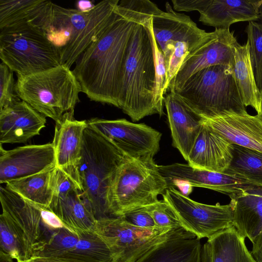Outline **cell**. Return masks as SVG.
Segmentation results:
<instances>
[{
  "instance_id": "cell-35",
  "label": "cell",
  "mask_w": 262,
  "mask_h": 262,
  "mask_svg": "<svg viewBox=\"0 0 262 262\" xmlns=\"http://www.w3.org/2000/svg\"><path fill=\"white\" fill-rule=\"evenodd\" d=\"M147 209L156 226L173 229L183 227L172 208L164 200L147 206Z\"/></svg>"
},
{
  "instance_id": "cell-21",
  "label": "cell",
  "mask_w": 262,
  "mask_h": 262,
  "mask_svg": "<svg viewBox=\"0 0 262 262\" xmlns=\"http://www.w3.org/2000/svg\"><path fill=\"white\" fill-rule=\"evenodd\" d=\"M233 144L204 122L187 161L200 169L223 173L233 157Z\"/></svg>"
},
{
  "instance_id": "cell-28",
  "label": "cell",
  "mask_w": 262,
  "mask_h": 262,
  "mask_svg": "<svg viewBox=\"0 0 262 262\" xmlns=\"http://www.w3.org/2000/svg\"><path fill=\"white\" fill-rule=\"evenodd\" d=\"M232 155L223 173L262 186V152L233 144Z\"/></svg>"
},
{
  "instance_id": "cell-12",
  "label": "cell",
  "mask_w": 262,
  "mask_h": 262,
  "mask_svg": "<svg viewBox=\"0 0 262 262\" xmlns=\"http://www.w3.org/2000/svg\"><path fill=\"white\" fill-rule=\"evenodd\" d=\"M87 123L130 158H154L159 150L162 134L144 123L98 118H91Z\"/></svg>"
},
{
  "instance_id": "cell-3",
  "label": "cell",
  "mask_w": 262,
  "mask_h": 262,
  "mask_svg": "<svg viewBox=\"0 0 262 262\" xmlns=\"http://www.w3.org/2000/svg\"><path fill=\"white\" fill-rule=\"evenodd\" d=\"M127 157L88 125L78 167L79 193L96 220L112 216L108 204L109 191L119 167Z\"/></svg>"
},
{
  "instance_id": "cell-1",
  "label": "cell",
  "mask_w": 262,
  "mask_h": 262,
  "mask_svg": "<svg viewBox=\"0 0 262 262\" xmlns=\"http://www.w3.org/2000/svg\"><path fill=\"white\" fill-rule=\"evenodd\" d=\"M161 10L147 0H122L112 24L79 56L73 72L92 101L119 107L123 68L135 27Z\"/></svg>"
},
{
  "instance_id": "cell-22",
  "label": "cell",
  "mask_w": 262,
  "mask_h": 262,
  "mask_svg": "<svg viewBox=\"0 0 262 262\" xmlns=\"http://www.w3.org/2000/svg\"><path fill=\"white\" fill-rule=\"evenodd\" d=\"M262 0H200L199 20L217 29L230 30L240 21H258Z\"/></svg>"
},
{
  "instance_id": "cell-2",
  "label": "cell",
  "mask_w": 262,
  "mask_h": 262,
  "mask_svg": "<svg viewBox=\"0 0 262 262\" xmlns=\"http://www.w3.org/2000/svg\"><path fill=\"white\" fill-rule=\"evenodd\" d=\"M151 19L135 26L123 68L119 108L134 122L158 114Z\"/></svg>"
},
{
  "instance_id": "cell-7",
  "label": "cell",
  "mask_w": 262,
  "mask_h": 262,
  "mask_svg": "<svg viewBox=\"0 0 262 262\" xmlns=\"http://www.w3.org/2000/svg\"><path fill=\"white\" fill-rule=\"evenodd\" d=\"M0 58L17 75H27L60 64L58 50L39 27L20 22L0 29Z\"/></svg>"
},
{
  "instance_id": "cell-31",
  "label": "cell",
  "mask_w": 262,
  "mask_h": 262,
  "mask_svg": "<svg viewBox=\"0 0 262 262\" xmlns=\"http://www.w3.org/2000/svg\"><path fill=\"white\" fill-rule=\"evenodd\" d=\"M79 238L78 234L66 228L51 231L48 238L40 240L34 245L32 256H61L75 247Z\"/></svg>"
},
{
  "instance_id": "cell-16",
  "label": "cell",
  "mask_w": 262,
  "mask_h": 262,
  "mask_svg": "<svg viewBox=\"0 0 262 262\" xmlns=\"http://www.w3.org/2000/svg\"><path fill=\"white\" fill-rule=\"evenodd\" d=\"M158 167L168 187L174 183L181 182L191 187L210 189L231 197L252 185L247 181L224 173L195 168L188 164L176 163L158 165Z\"/></svg>"
},
{
  "instance_id": "cell-27",
  "label": "cell",
  "mask_w": 262,
  "mask_h": 262,
  "mask_svg": "<svg viewBox=\"0 0 262 262\" xmlns=\"http://www.w3.org/2000/svg\"><path fill=\"white\" fill-rule=\"evenodd\" d=\"M54 167L10 181L6 184V186L26 201L48 208L54 193L51 185V176Z\"/></svg>"
},
{
  "instance_id": "cell-36",
  "label": "cell",
  "mask_w": 262,
  "mask_h": 262,
  "mask_svg": "<svg viewBox=\"0 0 262 262\" xmlns=\"http://www.w3.org/2000/svg\"><path fill=\"white\" fill-rule=\"evenodd\" d=\"M121 216L129 223L138 227L148 228L157 227L148 210L147 206L130 210Z\"/></svg>"
},
{
  "instance_id": "cell-29",
  "label": "cell",
  "mask_w": 262,
  "mask_h": 262,
  "mask_svg": "<svg viewBox=\"0 0 262 262\" xmlns=\"http://www.w3.org/2000/svg\"><path fill=\"white\" fill-rule=\"evenodd\" d=\"M51 2L44 0H0V29L20 22L33 23Z\"/></svg>"
},
{
  "instance_id": "cell-41",
  "label": "cell",
  "mask_w": 262,
  "mask_h": 262,
  "mask_svg": "<svg viewBox=\"0 0 262 262\" xmlns=\"http://www.w3.org/2000/svg\"><path fill=\"white\" fill-rule=\"evenodd\" d=\"M13 260L9 255L0 251V262H13Z\"/></svg>"
},
{
  "instance_id": "cell-18",
  "label": "cell",
  "mask_w": 262,
  "mask_h": 262,
  "mask_svg": "<svg viewBox=\"0 0 262 262\" xmlns=\"http://www.w3.org/2000/svg\"><path fill=\"white\" fill-rule=\"evenodd\" d=\"M203 122L232 144L262 152V117L244 114L227 113Z\"/></svg>"
},
{
  "instance_id": "cell-6",
  "label": "cell",
  "mask_w": 262,
  "mask_h": 262,
  "mask_svg": "<svg viewBox=\"0 0 262 262\" xmlns=\"http://www.w3.org/2000/svg\"><path fill=\"white\" fill-rule=\"evenodd\" d=\"M152 157H127L119 167L108 195L112 216H121L141 207L156 203L168 188Z\"/></svg>"
},
{
  "instance_id": "cell-24",
  "label": "cell",
  "mask_w": 262,
  "mask_h": 262,
  "mask_svg": "<svg viewBox=\"0 0 262 262\" xmlns=\"http://www.w3.org/2000/svg\"><path fill=\"white\" fill-rule=\"evenodd\" d=\"M245 237L234 226L208 238L202 247L201 262H257L248 250Z\"/></svg>"
},
{
  "instance_id": "cell-30",
  "label": "cell",
  "mask_w": 262,
  "mask_h": 262,
  "mask_svg": "<svg viewBox=\"0 0 262 262\" xmlns=\"http://www.w3.org/2000/svg\"><path fill=\"white\" fill-rule=\"evenodd\" d=\"M75 247L60 256L80 262H115L104 241L94 231L81 233Z\"/></svg>"
},
{
  "instance_id": "cell-32",
  "label": "cell",
  "mask_w": 262,
  "mask_h": 262,
  "mask_svg": "<svg viewBox=\"0 0 262 262\" xmlns=\"http://www.w3.org/2000/svg\"><path fill=\"white\" fill-rule=\"evenodd\" d=\"M0 247L1 251L17 261H25L32 256L26 242L3 213L0 215Z\"/></svg>"
},
{
  "instance_id": "cell-4",
  "label": "cell",
  "mask_w": 262,
  "mask_h": 262,
  "mask_svg": "<svg viewBox=\"0 0 262 262\" xmlns=\"http://www.w3.org/2000/svg\"><path fill=\"white\" fill-rule=\"evenodd\" d=\"M16 90L21 100L55 122L74 112L82 92L73 71L60 64L27 75H17Z\"/></svg>"
},
{
  "instance_id": "cell-10",
  "label": "cell",
  "mask_w": 262,
  "mask_h": 262,
  "mask_svg": "<svg viewBox=\"0 0 262 262\" xmlns=\"http://www.w3.org/2000/svg\"><path fill=\"white\" fill-rule=\"evenodd\" d=\"M119 0H104L88 12L66 8L71 29L68 45L59 51L60 64L69 68L86 49L112 24L119 13Z\"/></svg>"
},
{
  "instance_id": "cell-11",
  "label": "cell",
  "mask_w": 262,
  "mask_h": 262,
  "mask_svg": "<svg viewBox=\"0 0 262 262\" xmlns=\"http://www.w3.org/2000/svg\"><path fill=\"white\" fill-rule=\"evenodd\" d=\"M237 42L230 30L215 29L209 32L185 58L170 81L168 90L171 92L178 91L192 75L203 69L216 65L233 67L234 46Z\"/></svg>"
},
{
  "instance_id": "cell-17",
  "label": "cell",
  "mask_w": 262,
  "mask_h": 262,
  "mask_svg": "<svg viewBox=\"0 0 262 262\" xmlns=\"http://www.w3.org/2000/svg\"><path fill=\"white\" fill-rule=\"evenodd\" d=\"M172 145L186 161L201 130L204 118L178 94L169 92L164 98Z\"/></svg>"
},
{
  "instance_id": "cell-33",
  "label": "cell",
  "mask_w": 262,
  "mask_h": 262,
  "mask_svg": "<svg viewBox=\"0 0 262 262\" xmlns=\"http://www.w3.org/2000/svg\"><path fill=\"white\" fill-rule=\"evenodd\" d=\"M251 63L257 86L262 87V22L249 21L245 30Z\"/></svg>"
},
{
  "instance_id": "cell-34",
  "label": "cell",
  "mask_w": 262,
  "mask_h": 262,
  "mask_svg": "<svg viewBox=\"0 0 262 262\" xmlns=\"http://www.w3.org/2000/svg\"><path fill=\"white\" fill-rule=\"evenodd\" d=\"M13 71L3 62L0 64V110L20 101Z\"/></svg>"
},
{
  "instance_id": "cell-5",
  "label": "cell",
  "mask_w": 262,
  "mask_h": 262,
  "mask_svg": "<svg viewBox=\"0 0 262 262\" xmlns=\"http://www.w3.org/2000/svg\"><path fill=\"white\" fill-rule=\"evenodd\" d=\"M173 93L204 118L247 113L230 66L216 65L203 69Z\"/></svg>"
},
{
  "instance_id": "cell-14",
  "label": "cell",
  "mask_w": 262,
  "mask_h": 262,
  "mask_svg": "<svg viewBox=\"0 0 262 262\" xmlns=\"http://www.w3.org/2000/svg\"><path fill=\"white\" fill-rule=\"evenodd\" d=\"M52 143L28 145L11 150L0 147V183L34 175L56 166Z\"/></svg>"
},
{
  "instance_id": "cell-26",
  "label": "cell",
  "mask_w": 262,
  "mask_h": 262,
  "mask_svg": "<svg viewBox=\"0 0 262 262\" xmlns=\"http://www.w3.org/2000/svg\"><path fill=\"white\" fill-rule=\"evenodd\" d=\"M234 56L232 70L242 101L246 107L251 106L260 116V92L254 77L248 43L241 45L237 42L234 46Z\"/></svg>"
},
{
  "instance_id": "cell-38",
  "label": "cell",
  "mask_w": 262,
  "mask_h": 262,
  "mask_svg": "<svg viewBox=\"0 0 262 262\" xmlns=\"http://www.w3.org/2000/svg\"><path fill=\"white\" fill-rule=\"evenodd\" d=\"M252 244L251 254L257 262H262V230Z\"/></svg>"
},
{
  "instance_id": "cell-8",
  "label": "cell",
  "mask_w": 262,
  "mask_h": 262,
  "mask_svg": "<svg viewBox=\"0 0 262 262\" xmlns=\"http://www.w3.org/2000/svg\"><path fill=\"white\" fill-rule=\"evenodd\" d=\"M183 230V227H138L121 216L97 220L94 228V232L109 248L115 262H135L157 245Z\"/></svg>"
},
{
  "instance_id": "cell-43",
  "label": "cell",
  "mask_w": 262,
  "mask_h": 262,
  "mask_svg": "<svg viewBox=\"0 0 262 262\" xmlns=\"http://www.w3.org/2000/svg\"><path fill=\"white\" fill-rule=\"evenodd\" d=\"M260 92V95H261V114L260 116L262 117V87H261V89Z\"/></svg>"
},
{
  "instance_id": "cell-13",
  "label": "cell",
  "mask_w": 262,
  "mask_h": 262,
  "mask_svg": "<svg viewBox=\"0 0 262 262\" xmlns=\"http://www.w3.org/2000/svg\"><path fill=\"white\" fill-rule=\"evenodd\" d=\"M166 8V12L161 10L154 15L151 24L155 39L164 56L167 69L176 44L185 42L195 49L209 32L200 29L188 15L175 12L168 2Z\"/></svg>"
},
{
  "instance_id": "cell-19",
  "label": "cell",
  "mask_w": 262,
  "mask_h": 262,
  "mask_svg": "<svg viewBox=\"0 0 262 262\" xmlns=\"http://www.w3.org/2000/svg\"><path fill=\"white\" fill-rule=\"evenodd\" d=\"M0 201L4 214L26 242L32 253L41 239V214L38 207L6 186H1Z\"/></svg>"
},
{
  "instance_id": "cell-40",
  "label": "cell",
  "mask_w": 262,
  "mask_h": 262,
  "mask_svg": "<svg viewBox=\"0 0 262 262\" xmlns=\"http://www.w3.org/2000/svg\"><path fill=\"white\" fill-rule=\"evenodd\" d=\"M95 5L91 1L86 0L77 1L76 4V9L82 12H88L91 11Z\"/></svg>"
},
{
  "instance_id": "cell-42",
  "label": "cell",
  "mask_w": 262,
  "mask_h": 262,
  "mask_svg": "<svg viewBox=\"0 0 262 262\" xmlns=\"http://www.w3.org/2000/svg\"><path fill=\"white\" fill-rule=\"evenodd\" d=\"M258 21H260L262 22V2L260 4L258 9Z\"/></svg>"
},
{
  "instance_id": "cell-23",
  "label": "cell",
  "mask_w": 262,
  "mask_h": 262,
  "mask_svg": "<svg viewBox=\"0 0 262 262\" xmlns=\"http://www.w3.org/2000/svg\"><path fill=\"white\" fill-rule=\"evenodd\" d=\"M200 239L183 230L157 245L135 262H201Z\"/></svg>"
},
{
  "instance_id": "cell-39",
  "label": "cell",
  "mask_w": 262,
  "mask_h": 262,
  "mask_svg": "<svg viewBox=\"0 0 262 262\" xmlns=\"http://www.w3.org/2000/svg\"><path fill=\"white\" fill-rule=\"evenodd\" d=\"M17 262H80L60 257H40L32 256L30 258L25 261Z\"/></svg>"
},
{
  "instance_id": "cell-15",
  "label": "cell",
  "mask_w": 262,
  "mask_h": 262,
  "mask_svg": "<svg viewBox=\"0 0 262 262\" xmlns=\"http://www.w3.org/2000/svg\"><path fill=\"white\" fill-rule=\"evenodd\" d=\"M88 126L87 120H77L74 112L67 113L56 122L53 142L56 166L70 177L77 184L80 191L78 167L84 132Z\"/></svg>"
},
{
  "instance_id": "cell-20",
  "label": "cell",
  "mask_w": 262,
  "mask_h": 262,
  "mask_svg": "<svg viewBox=\"0 0 262 262\" xmlns=\"http://www.w3.org/2000/svg\"><path fill=\"white\" fill-rule=\"evenodd\" d=\"M46 117L24 101L0 110V143H25L39 135Z\"/></svg>"
},
{
  "instance_id": "cell-37",
  "label": "cell",
  "mask_w": 262,
  "mask_h": 262,
  "mask_svg": "<svg viewBox=\"0 0 262 262\" xmlns=\"http://www.w3.org/2000/svg\"><path fill=\"white\" fill-rule=\"evenodd\" d=\"M36 205L40 211L41 224L46 229L50 231H54L63 228L69 229L52 211L47 208Z\"/></svg>"
},
{
  "instance_id": "cell-25",
  "label": "cell",
  "mask_w": 262,
  "mask_h": 262,
  "mask_svg": "<svg viewBox=\"0 0 262 262\" xmlns=\"http://www.w3.org/2000/svg\"><path fill=\"white\" fill-rule=\"evenodd\" d=\"M47 208L54 213L73 232L79 234L94 231L97 220L82 201L77 187L53 195L52 201Z\"/></svg>"
},
{
  "instance_id": "cell-9",
  "label": "cell",
  "mask_w": 262,
  "mask_h": 262,
  "mask_svg": "<svg viewBox=\"0 0 262 262\" xmlns=\"http://www.w3.org/2000/svg\"><path fill=\"white\" fill-rule=\"evenodd\" d=\"M172 208L182 226L201 239H208L233 226V205L198 203L171 187L162 194Z\"/></svg>"
}]
</instances>
